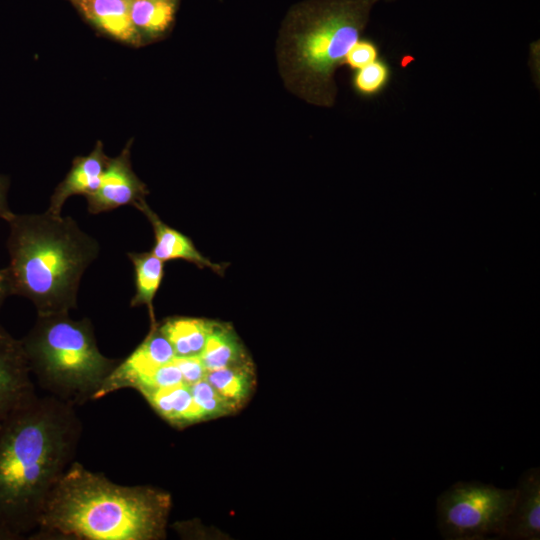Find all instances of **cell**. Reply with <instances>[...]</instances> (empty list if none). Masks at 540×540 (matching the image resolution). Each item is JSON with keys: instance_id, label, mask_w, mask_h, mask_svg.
Wrapping results in <instances>:
<instances>
[{"instance_id": "1", "label": "cell", "mask_w": 540, "mask_h": 540, "mask_svg": "<svg viewBox=\"0 0 540 540\" xmlns=\"http://www.w3.org/2000/svg\"><path fill=\"white\" fill-rule=\"evenodd\" d=\"M82 434L76 407L36 395L0 423V528L33 535L45 502L74 461Z\"/></svg>"}, {"instance_id": "2", "label": "cell", "mask_w": 540, "mask_h": 540, "mask_svg": "<svg viewBox=\"0 0 540 540\" xmlns=\"http://www.w3.org/2000/svg\"><path fill=\"white\" fill-rule=\"evenodd\" d=\"M170 509L164 490L119 485L73 461L50 492L29 539H163Z\"/></svg>"}, {"instance_id": "3", "label": "cell", "mask_w": 540, "mask_h": 540, "mask_svg": "<svg viewBox=\"0 0 540 540\" xmlns=\"http://www.w3.org/2000/svg\"><path fill=\"white\" fill-rule=\"evenodd\" d=\"M7 222L13 295L29 299L37 315L76 308L80 280L99 254L98 242L71 217L48 211L13 214Z\"/></svg>"}, {"instance_id": "4", "label": "cell", "mask_w": 540, "mask_h": 540, "mask_svg": "<svg viewBox=\"0 0 540 540\" xmlns=\"http://www.w3.org/2000/svg\"><path fill=\"white\" fill-rule=\"evenodd\" d=\"M380 0H305L287 14L282 37L288 67L302 96L320 106L333 105L334 74L360 40Z\"/></svg>"}, {"instance_id": "5", "label": "cell", "mask_w": 540, "mask_h": 540, "mask_svg": "<svg viewBox=\"0 0 540 540\" xmlns=\"http://www.w3.org/2000/svg\"><path fill=\"white\" fill-rule=\"evenodd\" d=\"M21 342L38 385L75 407L95 400L120 363L99 351L88 318L73 320L69 313L37 315Z\"/></svg>"}, {"instance_id": "6", "label": "cell", "mask_w": 540, "mask_h": 540, "mask_svg": "<svg viewBox=\"0 0 540 540\" xmlns=\"http://www.w3.org/2000/svg\"><path fill=\"white\" fill-rule=\"evenodd\" d=\"M516 488L458 481L437 498V527L446 540L501 539Z\"/></svg>"}, {"instance_id": "7", "label": "cell", "mask_w": 540, "mask_h": 540, "mask_svg": "<svg viewBox=\"0 0 540 540\" xmlns=\"http://www.w3.org/2000/svg\"><path fill=\"white\" fill-rule=\"evenodd\" d=\"M21 340L0 325V422L37 394Z\"/></svg>"}, {"instance_id": "8", "label": "cell", "mask_w": 540, "mask_h": 540, "mask_svg": "<svg viewBox=\"0 0 540 540\" xmlns=\"http://www.w3.org/2000/svg\"><path fill=\"white\" fill-rule=\"evenodd\" d=\"M129 146L109 162L101 176L98 188L87 197L88 211L98 214L124 205H135L145 200V185L131 168Z\"/></svg>"}, {"instance_id": "9", "label": "cell", "mask_w": 540, "mask_h": 540, "mask_svg": "<svg viewBox=\"0 0 540 540\" xmlns=\"http://www.w3.org/2000/svg\"><path fill=\"white\" fill-rule=\"evenodd\" d=\"M172 345L158 328H150L144 341L124 361H120L98 391L95 400L124 387H133L142 377L175 358Z\"/></svg>"}, {"instance_id": "10", "label": "cell", "mask_w": 540, "mask_h": 540, "mask_svg": "<svg viewBox=\"0 0 540 540\" xmlns=\"http://www.w3.org/2000/svg\"><path fill=\"white\" fill-rule=\"evenodd\" d=\"M501 539H540V469L532 467L519 478L512 511Z\"/></svg>"}, {"instance_id": "11", "label": "cell", "mask_w": 540, "mask_h": 540, "mask_svg": "<svg viewBox=\"0 0 540 540\" xmlns=\"http://www.w3.org/2000/svg\"><path fill=\"white\" fill-rule=\"evenodd\" d=\"M134 207L147 217L153 227L155 243L151 252L156 257L164 262L183 259L200 268L208 267L216 273H223V265L213 263L203 256L189 237L166 225L145 200L135 204Z\"/></svg>"}, {"instance_id": "12", "label": "cell", "mask_w": 540, "mask_h": 540, "mask_svg": "<svg viewBox=\"0 0 540 540\" xmlns=\"http://www.w3.org/2000/svg\"><path fill=\"white\" fill-rule=\"evenodd\" d=\"M108 162L109 159L103 152L101 142L97 143L88 156L75 159L70 172L51 196L47 211L54 215H61L62 207L70 196L92 194L98 188Z\"/></svg>"}, {"instance_id": "13", "label": "cell", "mask_w": 540, "mask_h": 540, "mask_svg": "<svg viewBox=\"0 0 540 540\" xmlns=\"http://www.w3.org/2000/svg\"><path fill=\"white\" fill-rule=\"evenodd\" d=\"M83 16L106 34L128 43L140 35L130 15V0H71Z\"/></svg>"}, {"instance_id": "14", "label": "cell", "mask_w": 540, "mask_h": 540, "mask_svg": "<svg viewBox=\"0 0 540 540\" xmlns=\"http://www.w3.org/2000/svg\"><path fill=\"white\" fill-rule=\"evenodd\" d=\"M140 393L159 416L175 427L183 428L206 421L194 402L190 386L185 383Z\"/></svg>"}, {"instance_id": "15", "label": "cell", "mask_w": 540, "mask_h": 540, "mask_svg": "<svg viewBox=\"0 0 540 540\" xmlns=\"http://www.w3.org/2000/svg\"><path fill=\"white\" fill-rule=\"evenodd\" d=\"M200 358L207 371L251 362L232 326L215 321Z\"/></svg>"}, {"instance_id": "16", "label": "cell", "mask_w": 540, "mask_h": 540, "mask_svg": "<svg viewBox=\"0 0 540 540\" xmlns=\"http://www.w3.org/2000/svg\"><path fill=\"white\" fill-rule=\"evenodd\" d=\"M215 321L192 318L170 317L158 328L173 347L176 357L200 356Z\"/></svg>"}, {"instance_id": "17", "label": "cell", "mask_w": 540, "mask_h": 540, "mask_svg": "<svg viewBox=\"0 0 540 540\" xmlns=\"http://www.w3.org/2000/svg\"><path fill=\"white\" fill-rule=\"evenodd\" d=\"M205 379L236 410L250 399L256 386L253 362L206 372Z\"/></svg>"}, {"instance_id": "18", "label": "cell", "mask_w": 540, "mask_h": 540, "mask_svg": "<svg viewBox=\"0 0 540 540\" xmlns=\"http://www.w3.org/2000/svg\"><path fill=\"white\" fill-rule=\"evenodd\" d=\"M134 265L136 292L131 299V307L146 305L149 311L151 327L156 325L153 300L164 276V261L152 252L128 253Z\"/></svg>"}, {"instance_id": "19", "label": "cell", "mask_w": 540, "mask_h": 540, "mask_svg": "<svg viewBox=\"0 0 540 540\" xmlns=\"http://www.w3.org/2000/svg\"><path fill=\"white\" fill-rule=\"evenodd\" d=\"M179 0H130L132 23L140 36L163 34L173 23Z\"/></svg>"}, {"instance_id": "20", "label": "cell", "mask_w": 540, "mask_h": 540, "mask_svg": "<svg viewBox=\"0 0 540 540\" xmlns=\"http://www.w3.org/2000/svg\"><path fill=\"white\" fill-rule=\"evenodd\" d=\"M391 79V68L384 59H377L356 70L353 77L355 91L363 97H374L383 92Z\"/></svg>"}, {"instance_id": "21", "label": "cell", "mask_w": 540, "mask_h": 540, "mask_svg": "<svg viewBox=\"0 0 540 540\" xmlns=\"http://www.w3.org/2000/svg\"><path fill=\"white\" fill-rule=\"evenodd\" d=\"M189 386L194 402L202 411L205 420L227 416L237 411L205 378Z\"/></svg>"}, {"instance_id": "22", "label": "cell", "mask_w": 540, "mask_h": 540, "mask_svg": "<svg viewBox=\"0 0 540 540\" xmlns=\"http://www.w3.org/2000/svg\"><path fill=\"white\" fill-rule=\"evenodd\" d=\"M182 374L174 361L162 365L139 379L133 388L139 392L143 390H154L168 388L183 384Z\"/></svg>"}, {"instance_id": "23", "label": "cell", "mask_w": 540, "mask_h": 540, "mask_svg": "<svg viewBox=\"0 0 540 540\" xmlns=\"http://www.w3.org/2000/svg\"><path fill=\"white\" fill-rule=\"evenodd\" d=\"M379 59V49L371 40H359L347 53L344 63L358 70Z\"/></svg>"}, {"instance_id": "24", "label": "cell", "mask_w": 540, "mask_h": 540, "mask_svg": "<svg viewBox=\"0 0 540 540\" xmlns=\"http://www.w3.org/2000/svg\"><path fill=\"white\" fill-rule=\"evenodd\" d=\"M173 361L179 368L185 384L192 385L205 378L207 370L200 356L175 357Z\"/></svg>"}, {"instance_id": "25", "label": "cell", "mask_w": 540, "mask_h": 540, "mask_svg": "<svg viewBox=\"0 0 540 540\" xmlns=\"http://www.w3.org/2000/svg\"><path fill=\"white\" fill-rule=\"evenodd\" d=\"M9 186V180L6 176L0 175V218L8 221L13 212L10 210L7 203V190Z\"/></svg>"}, {"instance_id": "26", "label": "cell", "mask_w": 540, "mask_h": 540, "mask_svg": "<svg viewBox=\"0 0 540 540\" xmlns=\"http://www.w3.org/2000/svg\"><path fill=\"white\" fill-rule=\"evenodd\" d=\"M13 295L11 277L8 268L0 269V307L5 299Z\"/></svg>"}, {"instance_id": "27", "label": "cell", "mask_w": 540, "mask_h": 540, "mask_svg": "<svg viewBox=\"0 0 540 540\" xmlns=\"http://www.w3.org/2000/svg\"><path fill=\"white\" fill-rule=\"evenodd\" d=\"M0 540H16V538L9 532L0 528Z\"/></svg>"}, {"instance_id": "28", "label": "cell", "mask_w": 540, "mask_h": 540, "mask_svg": "<svg viewBox=\"0 0 540 540\" xmlns=\"http://www.w3.org/2000/svg\"><path fill=\"white\" fill-rule=\"evenodd\" d=\"M382 1H385V2H387V3H390V2H395V1H397V0H382Z\"/></svg>"}, {"instance_id": "29", "label": "cell", "mask_w": 540, "mask_h": 540, "mask_svg": "<svg viewBox=\"0 0 540 540\" xmlns=\"http://www.w3.org/2000/svg\"><path fill=\"white\" fill-rule=\"evenodd\" d=\"M1 423V422H0Z\"/></svg>"}]
</instances>
